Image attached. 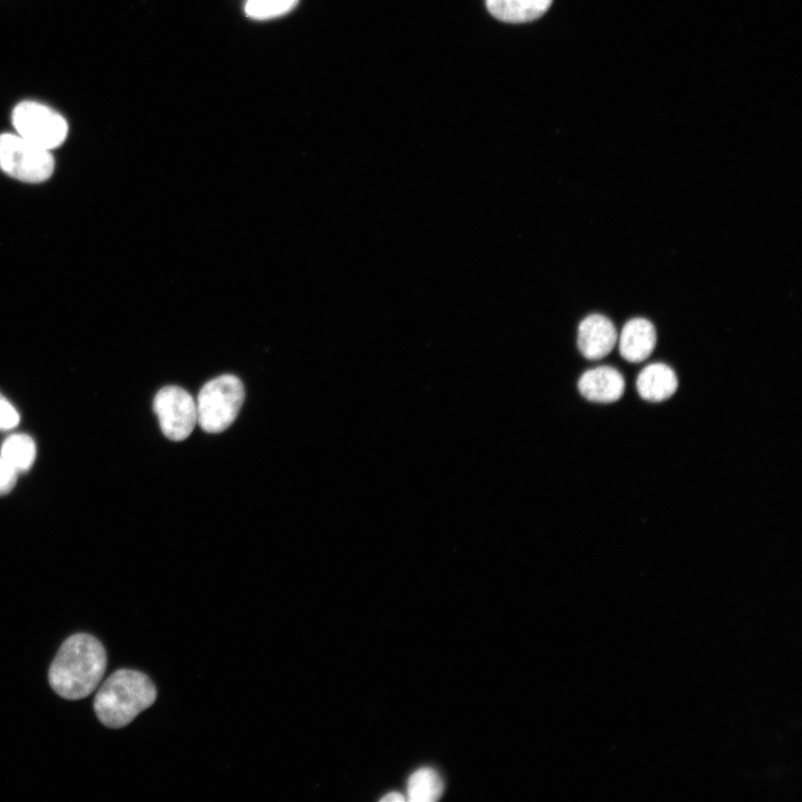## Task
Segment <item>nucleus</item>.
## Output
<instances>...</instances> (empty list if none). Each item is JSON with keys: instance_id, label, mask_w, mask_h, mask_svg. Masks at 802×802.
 Segmentation results:
<instances>
[{"instance_id": "nucleus-3", "label": "nucleus", "mask_w": 802, "mask_h": 802, "mask_svg": "<svg viewBox=\"0 0 802 802\" xmlns=\"http://www.w3.org/2000/svg\"><path fill=\"white\" fill-rule=\"evenodd\" d=\"M245 398L242 381L223 374L206 382L196 402L197 424L207 433L226 430L236 419Z\"/></svg>"}, {"instance_id": "nucleus-8", "label": "nucleus", "mask_w": 802, "mask_h": 802, "mask_svg": "<svg viewBox=\"0 0 802 802\" xmlns=\"http://www.w3.org/2000/svg\"><path fill=\"white\" fill-rule=\"evenodd\" d=\"M578 390L589 401L608 403L622 398L625 381L616 369L603 365L584 372L578 381Z\"/></svg>"}, {"instance_id": "nucleus-4", "label": "nucleus", "mask_w": 802, "mask_h": 802, "mask_svg": "<svg viewBox=\"0 0 802 802\" xmlns=\"http://www.w3.org/2000/svg\"><path fill=\"white\" fill-rule=\"evenodd\" d=\"M55 167L50 150L30 143L18 134L0 135V168L25 183L48 179Z\"/></svg>"}, {"instance_id": "nucleus-10", "label": "nucleus", "mask_w": 802, "mask_h": 802, "mask_svg": "<svg viewBox=\"0 0 802 802\" xmlns=\"http://www.w3.org/2000/svg\"><path fill=\"white\" fill-rule=\"evenodd\" d=\"M677 385L674 370L664 363L648 364L640 371L636 380L639 395L654 402L671 398L677 390Z\"/></svg>"}, {"instance_id": "nucleus-5", "label": "nucleus", "mask_w": 802, "mask_h": 802, "mask_svg": "<svg viewBox=\"0 0 802 802\" xmlns=\"http://www.w3.org/2000/svg\"><path fill=\"white\" fill-rule=\"evenodd\" d=\"M12 124L19 136L48 150L59 147L68 134V124L59 113L31 100L14 107Z\"/></svg>"}, {"instance_id": "nucleus-14", "label": "nucleus", "mask_w": 802, "mask_h": 802, "mask_svg": "<svg viewBox=\"0 0 802 802\" xmlns=\"http://www.w3.org/2000/svg\"><path fill=\"white\" fill-rule=\"evenodd\" d=\"M299 0H246L245 12L253 19H271L292 10Z\"/></svg>"}, {"instance_id": "nucleus-6", "label": "nucleus", "mask_w": 802, "mask_h": 802, "mask_svg": "<svg viewBox=\"0 0 802 802\" xmlns=\"http://www.w3.org/2000/svg\"><path fill=\"white\" fill-rule=\"evenodd\" d=\"M153 407L160 429L169 440H185L197 424L196 402L179 387L162 388L154 398Z\"/></svg>"}, {"instance_id": "nucleus-17", "label": "nucleus", "mask_w": 802, "mask_h": 802, "mask_svg": "<svg viewBox=\"0 0 802 802\" xmlns=\"http://www.w3.org/2000/svg\"><path fill=\"white\" fill-rule=\"evenodd\" d=\"M404 800V796L399 792H390L381 799L382 802H403Z\"/></svg>"}, {"instance_id": "nucleus-13", "label": "nucleus", "mask_w": 802, "mask_h": 802, "mask_svg": "<svg viewBox=\"0 0 802 802\" xmlns=\"http://www.w3.org/2000/svg\"><path fill=\"white\" fill-rule=\"evenodd\" d=\"M0 456L18 473L28 471L36 458L35 441L23 433L12 434L3 441Z\"/></svg>"}, {"instance_id": "nucleus-16", "label": "nucleus", "mask_w": 802, "mask_h": 802, "mask_svg": "<svg viewBox=\"0 0 802 802\" xmlns=\"http://www.w3.org/2000/svg\"><path fill=\"white\" fill-rule=\"evenodd\" d=\"M17 476L18 472L0 456V496L12 490Z\"/></svg>"}, {"instance_id": "nucleus-2", "label": "nucleus", "mask_w": 802, "mask_h": 802, "mask_svg": "<svg viewBox=\"0 0 802 802\" xmlns=\"http://www.w3.org/2000/svg\"><path fill=\"white\" fill-rule=\"evenodd\" d=\"M156 695V688L146 674L121 668L109 675L100 686L94 700V710L105 726L120 728L151 706Z\"/></svg>"}, {"instance_id": "nucleus-1", "label": "nucleus", "mask_w": 802, "mask_h": 802, "mask_svg": "<svg viewBox=\"0 0 802 802\" xmlns=\"http://www.w3.org/2000/svg\"><path fill=\"white\" fill-rule=\"evenodd\" d=\"M107 666L104 645L92 635L74 634L58 649L48 671L51 688L62 698L80 700L90 695Z\"/></svg>"}, {"instance_id": "nucleus-9", "label": "nucleus", "mask_w": 802, "mask_h": 802, "mask_svg": "<svg viewBox=\"0 0 802 802\" xmlns=\"http://www.w3.org/2000/svg\"><path fill=\"white\" fill-rule=\"evenodd\" d=\"M656 340L653 323L644 317H634L625 323L617 338L619 353L628 362H642L653 352Z\"/></svg>"}, {"instance_id": "nucleus-15", "label": "nucleus", "mask_w": 802, "mask_h": 802, "mask_svg": "<svg viewBox=\"0 0 802 802\" xmlns=\"http://www.w3.org/2000/svg\"><path fill=\"white\" fill-rule=\"evenodd\" d=\"M16 408L0 393V430H9L19 423Z\"/></svg>"}, {"instance_id": "nucleus-11", "label": "nucleus", "mask_w": 802, "mask_h": 802, "mask_svg": "<svg viewBox=\"0 0 802 802\" xmlns=\"http://www.w3.org/2000/svg\"><path fill=\"white\" fill-rule=\"evenodd\" d=\"M554 0H486L488 11L509 23L530 22L547 12Z\"/></svg>"}, {"instance_id": "nucleus-7", "label": "nucleus", "mask_w": 802, "mask_h": 802, "mask_svg": "<svg viewBox=\"0 0 802 802\" xmlns=\"http://www.w3.org/2000/svg\"><path fill=\"white\" fill-rule=\"evenodd\" d=\"M617 331L613 322L603 314L587 315L579 323L577 345L580 353L588 360L603 359L612 352L617 343Z\"/></svg>"}, {"instance_id": "nucleus-12", "label": "nucleus", "mask_w": 802, "mask_h": 802, "mask_svg": "<svg viewBox=\"0 0 802 802\" xmlns=\"http://www.w3.org/2000/svg\"><path fill=\"white\" fill-rule=\"evenodd\" d=\"M407 792L411 802H433L441 796L443 782L436 770L421 767L410 775Z\"/></svg>"}]
</instances>
